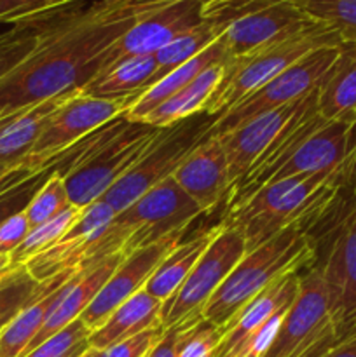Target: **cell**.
<instances>
[{"label": "cell", "mask_w": 356, "mask_h": 357, "mask_svg": "<svg viewBox=\"0 0 356 357\" xmlns=\"http://www.w3.org/2000/svg\"><path fill=\"white\" fill-rule=\"evenodd\" d=\"M353 188H355V192H356V187H355V185H353Z\"/></svg>", "instance_id": "obj_47"}, {"label": "cell", "mask_w": 356, "mask_h": 357, "mask_svg": "<svg viewBox=\"0 0 356 357\" xmlns=\"http://www.w3.org/2000/svg\"><path fill=\"white\" fill-rule=\"evenodd\" d=\"M355 185V183H353ZM330 229L325 260L318 264L328 295L337 344L356 333V192L342 204ZM335 344V345H337Z\"/></svg>", "instance_id": "obj_12"}, {"label": "cell", "mask_w": 356, "mask_h": 357, "mask_svg": "<svg viewBox=\"0 0 356 357\" xmlns=\"http://www.w3.org/2000/svg\"><path fill=\"white\" fill-rule=\"evenodd\" d=\"M44 282L35 281L27 267L9 268L0 275V333L7 324L40 295Z\"/></svg>", "instance_id": "obj_30"}, {"label": "cell", "mask_w": 356, "mask_h": 357, "mask_svg": "<svg viewBox=\"0 0 356 357\" xmlns=\"http://www.w3.org/2000/svg\"><path fill=\"white\" fill-rule=\"evenodd\" d=\"M180 2V0H100V6L105 10L114 13H143V10L157 9V7L168 6V3Z\"/></svg>", "instance_id": "obj_41"}, {"label": "cell", "mask_w": 356, "mask_h": 357, "mask_svg": "<svg viewBox=\"0 0 356 357\" xmlns=\"http://www.w3.org/2000/svg\"><path fill=\"white\" fill-rule=\"evenodd\" d=\"M232 58L234 56L230 54L225 42L220 37L218 40L213 42L208 49H205L201 54L188 59L187 63H184V65H180L178 68H175L173 72H170L168 75H164L163 79L157 80L156 84L147 87L143 93H140L138 96L135 98V101L129 105L124 117L128 119V121L140 122L142 119H145L150 112L156 110L159 105H163L164 101L170 100L171 96H175L178 91H181L185 86H188L192 80L198 79L206 68H209V66L213 65H218V63H225Z\"/></svg>", "instance_id": "obj_22"}, {"label": "cell", "mask_w": 356, "mask_h": 357, "mask_svg": "<svg viewBox=\"0 0 356 357\" xmlns=\"http://www.w3.org/2000/svg\"><path fill=\"white\" fill-rule=\"evenodd\" d=\"M124 258L126 257L122 253H114L110 255V257L100 260L98 264L87 265V267H82L80 271H77L75 274L59 288L56 302L54 305H52L51 312H49L47 319H45L44 326L38 331L37 337L34 338V342H31L30 347L27 349L24 354L34 351V349L37 347V345H40L42 342H45L47 338H51L52 335L61 331L63 328H66L68 324H72L73 321L79 319L80 314L89 307V303L93 302L94 296L100 293V289L103 288L105 282L108 281L112 272L117 268V265L121 264Z\"/></svg>", "instance_id": "obj_20"}, {"label": "cell", "mask_w": 356, "mask_h": 357, "mask_svg": "<svg viewBox=\"0 0 356 357\" xmlns=\"http://www.w3.org/2000/svg\"><path fill=\"white\" fill-rule=\"evenodd\" d=\"M10 268V258L9 257H0V275Z\"/></svg>", "instance_id": "obj_45"}, {"label": "cell", "mask_w": 356, "mask_h": 357, "mask_svg": "<svg viewBox=\"0 0 356 357\" xmlns=\"http://www.w3.org/2000/svg\"><path fill=\"white\" fill-rule=\"evenodd\" d=\"M9 171H13V169H9V167H6V166H0V180H2V178L9 173Z\"/></svg>", "instance_id": "obj_46"}, {"label": "cell", "mask_w": 356, "mask_h": 357, "mask_svg": "<svg viewBox=\"0 0 356 357\" xmlns=\"http://www.w3.org/2000/svg\"><path fill=\"white\" fill-rule=\"evenodd\" d=\"M54 173V162L37 173H24L0 188V225L9 216L24 211L34 195L40 190L47 178Z\"/></svg>", "instance_id": "obj_33"}, {"label": "cell", "mask_w": 356, "mask_h": 357, "mask_svg": "<svg viewBox=\"0 0 356 357\" xmlns=\"http://www.w3.org/2000/svg\"><path fill=\"white\" fill-rule=\"evenodd\" d=\"M131 103L133 100H101L77 91L49 117L20 169H44L80 139L124 115Z\"/></svg>", "instance_id": "obj_11"}, {"label": "cell", "mask_w": 356, "mask_h": 357, "mask_svg": "<svg viewBox=\"0 0 356 357\" xmlns=\"http://www.w3.org/2000/svg\"><path fill=\"white\" fill-rule=\"evenodd\" d=\"M80 357H105V351H98V349L89 347Z\"/></svg>", "instance_id": "obj_44"}, {"label": "cell", "mask_w": 356, "mask_h": 357, "mask_svg": "<svg viewBox=\"0 0 356 357\" xmlns=\"http://www.w3.org/2000/svg\"><path fill=\"white\" fill-rule=\"evenodd\" d=\"M117 213L107 202L96 201L84 208L77 222L40 255L24 264L38 282L51 281L63 272L80 271L89 261L91 250L101 239Z\"/></svg>", "instance_id": "obj_14"}, {"label": "cell", "mask_w": 356, "mask_h": 357, "mask_svg": "<svg viewBox=\"0 0 356 357\" xmlns=\"http://www.w3.org/2000/svg\"><path fill=\"white\" fill-rule=\"evenodd\" d=\"M220 229H222V223L201 230L185 243H178L166 255V258L161 261L159 267L154 271V274L150 275L143 289L163 303L170 300L178 291V288L184 284V281L188 278V274L194 268V265L198 264L199 258L202 257V253L213 243Z\"/></svg>", "instance_id": "obj_27"}, {"label": "cell", "mask_w": 356, "mask_h": 357, "mask_svg": "<svg viewBox=\"0 0 356 357\" xmlns=\"http://www.w3.org/2000/svg\"><path fill=\"white\" fill-rule=\"evenodd\" d=\"M178 187L201 208L209 213L225 201L230 188L229 166L218 138H208L192 150L191 155L175 171Z\"/></svg>", "instance_id": "obj_19"}, {"label": "cell", "mask_w": 356, "mask_h": 357, "mask_svg": "<svg viewBox=\"0 0 356 357\" xmlns=\"http://www.w3.org/2000/svg\"><path fill=\"white\" fill-rule=\"evenodd\" d=\"M156 73L157 61L154 54L124 56L103 66L84 87L82 93L101 100L135 101V98L147 89Z\"/></svg>", "instance_id": "obj_23"}, {"label": "cell", "mask_w": 356, "mask_h": 357, "mask_svg": "<svg viewBox=\"0 0 356 357\" xmlns=\"http://www.w3.org/2000/svg\"><path fill=\"white\" fill-rule=\"evenodd\" d=\"M201 215V208L178 187L173 176L168 178L115 215L91 250L87 265L98 264L114 253L129 257L168 237L181 236L192 220Z\"/></svg>", "instance_id": "obj_5"}, {"label": "cell", "mask_w": 356, "mask_h": 357, "mask_svg": "<svg viewBox=\"0 0 356 357\" xmlns=\"http://www.w3.org/2000/svg\"><path fill=\"white\" fill-rule=\"evenodd\" d=\"M355 187H356V181H355Z\"/></svg>", "instance_id": "obj_48"}, {"label": "cell", "mask_w": 356, "mask_h": 357, "mask_svg": "<svg viewBox=\"0 0 356 357\" xmlns=\"http://www.w3.org/2000/svg\"><path fill=\"white\" fill-rule=\"evenodd\" d=\"M223 331L202 317L198 323L181 324L177 357H215Z\"/></svg>", "instance_id": "obj_37"}, {"label": "cell", "mask_w": 356, "mask_h": 357, "mask_svg": "<svg viewBox=\"0 0 356 357\" xmlns=\"http://www.w3.org/2000/svg\"><path fill=\"white\" fill-rule=\"evenodd\" d=\"M318 112L325 121L356 117V42H342L337 58L318 87Z\"/></svg>", "instance_id": "obj_26"}, {"label": "cell", "mask_w": 356, "mask_h": 357, "mask_svg": "<svg viewBox=\"0 0 356 357\" xmlns=\"http://www.w3.org/2000/svg\"><path fill=\"white\" fill-rule=\"evenodd\" d=\"M339 44H342V40L335 31L314 21L292 37L274 42L243 58H234L205 114L218 117L311 51Z\"/></svg>", "instance_id": "obj_6"}, {"label": "cell", "mask_w": 356, "mask_h": 357, "mask_svg": "<svg viewBox=\"0 0 356 357\" xmlns=\"http://www.w3.org/2000/svg\"><path fill=\"white\" fill-rule=\"evenodd\" d=\"M72 204H70L65 181L54 169V173L47 178V181L42 185L40 190L34 195L24 213H27L28 222L34 229V227L58 216L59 213H63Z\"/></svg>", "instance_id": "obj_35"}, {"label": "cell", "mask_w": 356, "mask_h": 357, "mask_svg": "<svg viewBox=\"0 0 356 357\" xmlns=\"http://www.w3.org/2000/svg\"><path fill=\"white\" fill-rule=\"evenodd\" d=\"M163 302L150 296L145 289L119 305L98 330L89 335V347L107 351L112 345L135 337L161 324Z\"/></svg>", "instance_id": "obj_24"}, {"label": "cell", "mask_w": 356, "mask_h": 357, "mask_svg": "<svg viewBox=\"0 0 356 357\" xmlns=\"http://www.w3.org/2000/svg\"><path fill=\"white\" fill-rule=\"evenodd\" d=\"M206 2L208 0H180L136 13V23L107 51L105 66L124 56L156 54L178 35L205 23Z\"/></svg>", "instance_id": "obj_15"}, {"label": "cell", "mask_w": 356, "mask_h": 357, "mask_svg": "<svg viewBox=\"0 0 356 357\" xmlns=\"http://www.w3.org/2000/svg\"><path fill=\"white\" fill-rule=\"evenodd\" d=\"M77 271L63 272L51 281L44 282L40 295L31 300L0 333V357H23L27 349L44 326L49 312L56 302L59 288L75 274Z\"/></svg>", "instance_id": "obj_28"}, {"label": "cell", "mask_w": 356, "mask_h": 357, "mask_svg": "<svg viewBox=\"0 0 356 357\" xmlns=\"http://www.w3.org/2000/svg\"><path fill=\"white\" fill-rule=\"evenodd\" d=\"M335 344L327 288L316 264L300 275L299 293L264 357H321Z\"/></svg>", "instance_id": "obj_8"}, {"label": "cell", "mask_w": 356, "mask_h": 357, "mask_svg": "<svg viewBox=\"0 0 356 357\" xmlns=\"http://www.w3.org/2000/svg\"><path fill=\"white\" fill-rule=\"evenodd\" d=\"M65 7L28 20L37 26L38 44L0 80V119L84 89L105 66L108 49L138 20V14L105 10L98 2L80 10Z\"/></svg>", "instance_id": "obj_1"}, {"label": "cell", "mask_w": 356, "mask_h": 357, "mask_svg": "<svg viewBox=\"0 0 356 357\" xmlns=\"http://www.w3.org/2000/svg\"><path fill=\"white\" fill-rule=\"evenodd\" d=\"M180 331L181 324L180 326H171L168 330H164L163 337L154 345L152 351L149 352L147 357H177V344L178 337H180Z\"/></svg>", "instance_id": "obj_42"}, {"label": "cell", "mask_w": 356, "mask_h": 357, "mask_svg": "<svg viewBox=\"0 0 356 357\" xmlns=\"http://www.w3.org/2000/svg\"><path fill=\"white\" fill-rule=\"evenodd\" d=\"M181 241V236L168 237L161 243L147 246L143 250L135 251L129 257H126L121 264L117 265L108 281L105 282L103 288L100 289L93 302L89 303L86 310L80 314L79 319L87 326V330L93 333L94 330L101 326L108 319L112 312L119 305L142 291L145 288L147 281L154 274L161 261L166 258V255L177 246Z\"/></svg>", "instance_id": "obj_16"}, {"label": "cell", "mask_w": 356, "mask_h": 357, "mask_svg": "<svg viewBox=\"0 0 356 357\" xmlns=\"http://www.w3.org/2000/svg\"><path fill=\"white\" fill-rule=\"evenodd\" d=\"M220 37H222V31H220L212 21L206 20L205 23H201L199 26L178 35L175 40H171L170 44L164 45L161 51H157L156 54H154L157 61V73L152 77L149 86H152L157 80L163 79L164 75L173 72L175 68H178L180 65L187 63L188 59L201 54L205 49H208L209 45L215 40H218Z\"/></svg>", "instance_id": "obj_29"}, {"label": "cell", "mask_w": 356, "mask_h": 357, "mask_svg": "<svg viewBox=\"0 0 356 357\" xmlns=\"http://www.w3.org/2000/svg\"><path fill=\"white\" fill-rule=\"evenodd\" d=\"M215 121L216 117L213 115L199 114L164 129L150 152L133 169H129L100 201L112 206L115 213H121L157 183L173 176L175 171L191 155L192 150L205 142Z\"/></svg>", "instance_id": "obj_7"}, {"label": "cell", "mask_w": 356, "mask_h": 357, "mask_svg": "<svg viewBox=\"0 0 356 357\" xmlns=\"http://www.w3.org/2000/svg\"><path fill=\"white\" fill-rule=\"evenodd\" d=\"M232 59L206 68L198 79L192 80L188 86L178 91L175 96L164 101L163 105H159L156 110L150 112L140 122L154 126V128H171V126L178 124V122L185 121V119L205 114L209 100L213 98L215 91L218 89L220 84L223 82V79H225L227 70H229Z\"/></svg>", "instance_id": "obj_25"}, {"label": "cell", "mask_w": 356, "mask_h": 357, "mask_svg": "<svg viewBox=\"0 0 356 357\" xmlns=\"http://www.w3.org/2000/svg\"><path fill=\"white\" fill-rule=\"evenodd\" d=\"M302 272L288 274L251 300L223 330L215 357H264L299 293Z\"/></svg>", "instance_id": "obj_13"}, {"label": "cell", "mask_w": 356, "mask_h": 357, "mask_svg": "<svg viewBox=\"0 0 356 357\" xmlns=\"http://www.w3.org/2000/svg\"><path fill=\"white\" fill-rule=\"evenodd\" d=\"M306 225H293L255 250L246 251L222 282L202 317L225 330L237 314L278 279L306 272L318 264V239Z\"/></svg>", "instance_id": "obj_4"}, {"label": "cell", "mask_w": 356, "mask_h": 357, "mask_svg": "<svg viewBox=\"0 0 356 357\" xmlns=\"http://www.w3.org/2000/svg\"><path fill=\"white\" fill-rule=\"evenodd\" d=\"M313 23L293 0H285L237 17L223 30L222 38L234 58H243L292 37Z\"/></svg>", "instance_id": "obj_17"}, {"label": "cell", "mask_w": 356, "mask_h": 357, "mask_svg": "<svg viewBox=\"0 0 356 357\" xmlns=\"http://www.w3.org/2000/svg\"><path fill=\"white\" fill-rule=\"evenodd\" d=\"M316 23L325 24L342 42H356V0H293Z\"/></svg>", "instance_id": "obj_31"}, {"label": "cell", "mask_w": 356, "mask_h": 357, "mask_svg": "<svg viewBox=\"0 0 356 357\" xmlns=\"http://www.w3.org/2000/svg\"><path fill=\"white\" fill-rule=\"evenodd\" d=\"M80 211L82 209L75 208V206H70V208H66L65 211L59 213L54 218L34 227L30 230V234L27 236V239L23 241V244L9 257L10 268L23 267L28 260H31L34 257L40 255L42 251L51 248L77 222V218L80 216Z\"/></svg>", "instance_id": "obj_32"}, {"label": "cell", "mask_w": 356, "mask_h": 357, "mask_svg": "<svg viewBox=\"0 0 356 357\" xmlns=\"http://www.w3.org/2000/svg\"><path fill=\"white\" fill-rule=\"evenodd\" d=\"M355 181L356 159L334 171L272 181L227 209L222 225L236 230L251 251L288 227L314 229L332 215L342 190Z\"/></svg>", "instance_id": "obj_2"}, {"label": "cell", "mask_w": 356, "mask_h": 357, "mask_svg": "<svg viewBox=\"0 0 356 357\" xmlns=\"http://www.w3.org/2000/svg\"><path fill=\"white\" fill-rule=\"evenodd\" d=\"M321 357H356V333L353 337L346 338L344 342L332 347Z\"/></svg>", "instance_id": "obj_43"}, {"label": "cell", "mask_w": 356, "mask_h": 357, "mask_svg": "<svg viewBox=\"0 0 356 357\" xmlns=\"http://www.w3.org/2000/svg\"><path fill=\"white\" fill-rule=\"evenodd\" d=\"M163 333L164 328L161 324L150 328V330L142 331V333L135 335V337L128 338V340H122L108 347L105 351V357H147L149 352L152 351L154 345L163 337Z\"/></svg>", "instance_id": "obj_39"}, {"label": "cell", "mask_w": 356, "mask_h": 357, "mask_svg": "<svg viewBox=\"0 0 356 357\" xmlns=\"http://www.w3.org/2000/svg\"><path fill=\"white\" fill-rule=\"evenodd\" d=\"M339 45L314 49L309 54L293 63L292 66H288L285 72L264 84L260 89H257L250 96H246L239 103L223 112L213 122L208 135H206V139L220 138L237 126L244 124V122L251 121V119L258 117L265 112L286 107V105L295 103V101L313 94L320 87L321 80L325 79L330 66L334 65Z\"/></svg>", "instance_id": "obj_9"}, {"label": "cell", "mask_w": 356, "mask_h": 357, "mask_svg": "<svg viewBox=\"0 0 356 357\" xmlns=\"http://www.w3.org/2000/svg\"><path fill=\"white\" fill-rule=\"evenodd\" d=\"M89 335L86 324L77 319L23 357H80L89 349Z\"/></svg>", "instance_id": "obj_36"}, {"label": "cell", "mask_w": 356, "mask_h": 357, "mask_svg": "<svg viewBox=\"0 0 356 357\" xmlns=\"http://www.w3.org/2000/svg\"><path fill=\"white\" fill-rule=\"evenodd\" d=\"M164 129L121 115L61 153L54 169L65 181L70 204L84 209L100 201L150 152Z\"/></svg>", "instance_id": "obj_3"}, {"label": "cell", "mask_w": 356, "mask_h": 357, "mask_svg": "<svg viewBox=\"0 0 356 357\" xmlns=\"http://www.w3.org/2000/svg\"><path fill=\"white\" fill-rule=\"evenodd\" d=\"M38 44V30L30 21L16 23L0 33V80L13 72Z\"/></svg>", "instance_id": "obj_34"}, {"label": "cell", "mask_w": 356, "mask_h": 357, "mask_svg": "<svg viewBox=\"0 0 356 357\" xmlns=\"http://www.w3.org/2000/svg\"><path fill=\"white\" fill-rule=\"evenodd\" d=\"M75 0H0V23H21L44 16Z\"/></svg>", "instance_id": "obj_38"}, {"label": "cell", "mask_w": 356, "mask_h": 357, "mask_svg": "<svg viewBox=\"0 0 356 357\" xmlns=\"http://www.w3.org/2000/svg\"><path fill=\"white\" fill-rule=\"evenodd\" d=\"M306 98L286 105V107L265 112V114L258 115V117L251 119V121L244 122V124L234 128L232 131L220 136L218 139L223 146L227 166H229L230 187L258 162V159L264 155L271 143L281 135L283 129L295 117Z\"/></svg>", "instance_id": "obj_18"}, {"label": "cell", "mask_w": 356, "mask_h": 357, "mask_svg": "<svg viewBox=\"0 0 356 357\" xmlns=\"http://www.w3.org/2000/svg\"><path fill=\"white\" fill-rule=\"evenodd\" d=\"M30 230L31 225L27 218V213L20 211L9 216L0 225V257H10L23 244Z\"/></svg>", "instance_id": "obj_40"}, {"label": "cell", "mask_w": 356, "mask_h": 357, "mask_svg": "<svg viewBox=\"0 0 356 357\" xmlns=\"http://www.w3.org/2000/svg\"><path fill=\"white\" fill-rule=\"evenodd\" d=\"M222 223V222H220ZM246 253V243L236 230L222 225L220 232L202 253L184 284L161 309V326L164 330L180 324L198 323L216 289L229 278Z\"/></svg>", "instance_id": "obj_10"}, {"label": "cell", "mask_w": 356, "mask_h": 357, "mask_svg": "<svg viewBox=\"0 0 356 357\" xmlns=\"http://www.w3.org/2000/svg\"><path fill=\"white\" fill-rule=\"evenodd\" d=\"M82 91V89H80ZM73 93L59 94L47 101L23 108L0 119V166L20 169L24 157L30 153L52 114L68 100Z\"/></svg>", "instance_id": "obj_21"}]
</instances>
